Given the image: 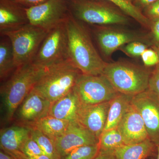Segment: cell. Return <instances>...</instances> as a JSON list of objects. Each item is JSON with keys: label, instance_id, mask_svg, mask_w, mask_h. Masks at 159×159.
<instances>
[{"label": "cell", "instance_id": "cell-21", "mask_svg": "<svg viewBox=\"0 0 159 159\" xmlns=\"http://www.w3.org/2000/svg\"><path fill=\"white\" fill-rule=\"evenodd\" d=\"M97 36L102 51L107 55L111 54L123 45L134 40L130 34L119 31H100Z\"/></svg>", "mask_w": 159, "mask_h": 159}, {"label": "cell", "instance_id": "cell-17", "mask_svg": "<svg viewBox=\"0 0 159 159\" xmlns=\"http://www.w3.org/2000/svg\"><path fill=\"white\" fill-rule=\"evenodd\" d=\"M78 98L73 89L51 104L49 116L70 122H77L80 106Z\"/></svg>", "mask_w": 159, "mask_h": 159}, {"label": "cell", "instance_id": "cell-2", "mask_svg": "<svg viewBox=\"0 0 159 159\" xmlns=\"http://www.w3.org/2000/svg\"><path fill=\"white\" fill-rule=\"evenodd\" d=\"M66 25L69 60L82 74L102 75L107 63L97 53L85 29L71 16L66 21Z\"/></svg>", "mask_w": 159, "mask_h": 159}, {"label": "cell", "instance_id": "cell-5", "mask_svg": "<svg viewBox=\"0 0 159 159\" xmlns=\"http://www.w3.org/2000/svg\"><path fill=\"white\" fill-rule=\"evenodd\" d=\"M49 31L28 24L1 33L11 43L16 68L32 62Z\"/></svg>", "mask_w": 159, "mask_h": 159}, {"label": "cell", "instance_id": "cell-10", "mask_svg": "<svg viewBox=\"0 0 159 159\" xmlns=\"http://www.w3.org/2000/svg\"><path fill=\"white\" fill-rule=\"evenodd\" d=\"M74 14L77 18L85 22L97 25L123 24L127 19L118 11L100 3L89 1L76 2Z\"/></svg>", "mask_w": 159, "mask_h": 159}, {"label": "cell", "instance_id": "cell-1", "mask_svg": "<svg viewBox=\"0 0 159 159\" xmlns=\"http://www.w3.org/2000/svg\"><path fill=\"white\" fill-rule=\"evenodd\" d=\"M47 68L32 62L27 64L16 68L1 85V117L3 122L8 123L13 120L18 107Z\"/></svg>", "mask_w": 159, "mask_h": 159}, {"label": "cell", "instance_id": "cell-27", "mask_svg": "<svg viewBox=\"0 0 159 159\" xmlns=\"http://www.w3.org/2000/svg\"><path fill=\"white\" fill-rule=\"evenodd\" d=\"M21 152L27 157H34L44 154L37 142L31 137L28 139L23 145Z\"/></svg>", "mask_w": 159, "mask_h": 159}, {"label": "cell", "instance_id": "cell-4", "mask_svg": "<svg viewBox=\"0 0 159 159\" xmlns=\"http://www.w3.org/2000/svg\"><path fill=\"white\" fill-rule=\"evenodd\" d=\"M151 73L130 63H107L102 75L118 93L135 96L148 89Z\"/></svg>", "mask_w": 159, "mask_h": 159}, {"label": "cell", "instance_id": "cell-23", "mask_svg": "<svg viewBox=\"0 0 159 159\" xmlns=\"http://www.w3.org/2000/svg\"><path fill=\"white\" fill-rule=\"evenodd\" d=\"M100 150L115 151L125 145L124 139L117 128L103 131L99 138Z\"/></svg>", "mask_w": 159, "mask_h": 159}, {"label": "cell", "instance_id": "cell-29", "mask_svg": "<svg viewBox=\"0 0 159 159\" xmlns=\"http://www.w3.org/2000/svg\"><path fill=\"white\" fill-rule=\"evenodd\" d=\"M148 89L159 97V64L151 73L148 81Z\"/></svg>", "mask_w": 159, "mask_h": 159}, {"label": "cell", "instance_id": "cell-39", "mask_svg": "<svg viewBox=\"0 0 159 159\" xmlns=\"http://www.w3.org/2000/svg\"><path fill=\"white\" fill-rule=\"evenodd\" d=\"M153 49L154 50L156 51L157 54H158V56L159 59V48L158 47H154Z\"/></svg>", "mask_w": 159, "mask_h": 159}, {"label": "cell", "instance_id": "cell-28", "mask_svg": "<svg viewBox=\"0 0 159 159\" xmlns=\"http://www.w3.org/2000/svg\"><path fill=\"white\" fill-rule=\"evenodd\" d=\"M141 57L146 66H151L159 64L158 56L155 50L146 49L141 55Z\"/></svg>", "mask_w": 159, "mask_h": 159}, {"label": "cell", "instance_id": "cell-6", "mask_svg": "<svg viewBox=\"0 0 159 159\" xmlns=\"http://www.w3.org/2000/svg\"><path fill=\"white\" fill-rule=\"evenodd\" d=\"M67 60L68 37L65 22L49 30L32 63L47 68Z\"/></svg>", "mask_w": 159, "mask_h": 159}, {"label": "cell", "instance_id": "cell-20", "mask_svg": "<svg viewBox=\"0 0 159 159\" xmlns=\"http://www.w3.org/2000/svg\"><path fill=\"white\" fill-rule=\"evenodd\" d=\"M70 122L48 115L26 127L38 129L54 141L64 134Z\"/></svg>", "mask_w": 159, "mask_h": 159}, {"label": "cell", "instance_id": "cell-12", "mask_svg": "<svg viewBox=\"0 0 159 159\" xmlns=\"http://www.w3.org/2000/svg\"><path fill=\"white\" fill-rule=\"evenodd\" d=\"M61 159L75 148L96 145L99 140L95 135L77 122H71L61 136L53 141Z\"/></svg>", "mask_w": 159, "mask_h": 159}, {"label": "cell", "instance_id": "cell-19", "mask_svg": "<svg viewBox=\"0 0 159 159\" xmlns=\"http://www.w3.org/2000/svg\"><path fill=\"white\" fill-rule=\"evenodd\" d=\"M133 97L119 93L111 100L107 121L104 131L117 128L131 104Z\"/></svg>", "mask_w": 159, "mask_h": 159}, {"label": "cell", "instance_id": "cell-38", "mask_svg": "<svg viewBox=\"0 0 159 159\" xmlns=\"http://www.w3.org/2000/svg\"><path fill=\"white\" fill-rule=\"evenodd\" d=\"M151 159H159V145L157 146V155L156 157Z\"/></svg>", "mask_w": 159, "mask_h": 159}, {"label": "cell", "instance_id": "cell-40", "mask_svg": "<svg viewBox=\"0 0 159 159\" xmlns=\"http://www.w3.org/2000/svg\"><path fill=\"white\" fill-rule=\"evenodd\" d=\"M127 1H129V2H131V1H132V0H127Z\"/></svg>", "mask_w": 159, "mask_h": 159}, {"label": "cell", "instance_id": "cell-7", "mask_svg": "<svg viewBox=\"0 0 159 159\" xmlns=\"http://www.w3.org/2000/svg\"><path fill=\"white\" fill-rule=\"evenodd\" d=\"M80 104L93 105L109 102L119 93L104 75L81 74L73 89Z\"/></svg>", "mask_w": 159, "mask_h": 159}, {"label": "cell", "instance_id": "cell-14", "mask_svg": "<svg viewBox=\"0 0 159 159\" xmlns=\"http://www.w3.org/2000/svg\"><path fill=\"white\" fill-rule=\"evenodd\" d=\"M117 128L125 145L138 144L149 139L142 116L132 103Z\"/></svg>", "mask_w": 159, "mask_h": 159}, {"label": "cell", "instance_id": "cell-22", "mask_svg": "<svg viewBox=\"0 0 159 159\" xmlns=\"http://www.w3.org/2000/svg\"><path fill=\"white\" fill-rule=\"evenodd\" d=\"M1 39L0 43V79L6 80L16 70L11 43L9 39Z\"/></svg>", "mask_w": 159, "mask_h": 159}, {"label": "cell", "instance_id": "cell-32", "mask_svg": "<svg viewBox=\"0 0 159 159\" xmlns=\"http://www.w3.org/2000/svg\"><path fill=\"white\" fill-rule=\"evenodd\" d=\"M23 6H28L29 7L37 6L46 2L48 0H11Z\"/></svg>", "mask_w": 159, "mask_h": 159}, {"label": "cell", "instance_id": "cell-25", "mask_svg": "<svg viewBox=\"0 0 159 159\" xmlns=\"http://www.w3.org/2000/svg\"><path fill=\"white\" fill-rule=\"evenodd\" d=\"M119 7L125 13L131 16L142 25H148V18L145 16L140 9L131 2L127 0H108Z\"/></svg>", "mask_w": 159, "mask_h": 159}, {"label": "cell", "instance_id": "cell-30", "mask_svg": "<svg viewBox=\"0 0 159 159\" xmlns=\"http://www.w3.org/2000/svg\"><path fill=\"white\" fill-rule=\"evenodd\" d=\"M146 49L145 45L139 42H132L125 47L126 53L133 56H141L142 53Z\"/></svg>", "mask_w": 159, "mask_h": 159}, {"label": "cell", "instance_id": "cell-31", "mask_svg": "<svg viewBox=\"0 0 159 159\" xmlns=\"http://www.w3.org/2000/svg\"><path fill=\"white\" fill-rule=\"evenodd\" d=\"M146 12L150 17L159 18V0L146 7Z\"/></svg>", "mask_w": 159, "mask_h": 159}, {"label": "cell", "instance_id": "cell-11", "mask_svg": "<svg viewBox=\"0 0 159 159\" xmlns=\"http://www.w3.org/2000/svg\"><path fill=\"white\" fill-rule=\"evenodd\" d=\"M51 104L33 89L18 107L14 118L20 125L29 126L48 116Z\"/></svg>", "mask_w": 159, "mask_h": 159}, {"label": "cell", "instance_id": "cell-33", "mask_svg": "<svg viewBox=\"0 0 159 159\" xmlns=\"http://www.w3.org/2000/svg\"><path fill=\"white\" fill-rule=\"evenodd\" d=\"M94 159H115V151L99 150Z\"/></svg>", "mask_w": 159, "mask_h": 159}, {"label": "cell", "instance_id": "cell-35", "mask_svg": "<svg viewBox=\"0 0 159 159\" xmlns=\"http://www.w3.org/2000/svg\"><path fill=\"white\" fill-rule=\"evenodd\" d=\"M139 6L142 7H147L158 0H135Z\"/></svg>", "mask_w": 159, "mask_h": 159}, {"label": "cell", "instance_id": "cell-15", "mask_svg": "<svg viewBox=\"0 0 159 159\" xmlns=\"http://www.w3.org/2000/svg\"><path fill=\"white\" fill-rule=\"evenodd\" d=\"M30 137L31 130L26 126L15 125L3 128L0 131L1 148L15 159H25L21 149Z\"/></svg>", "mask_w": 159, "mask_h": 159}, {"label": "cell", "instance_id": "cell-18", "mask_svg": "<svg viewBox=\"0 0 159 159\" xmlns=\"http://www.w3.org/2000/svg\"><path fill=\"white\" fill-rule=\"evenodd\" d=\"M115 159H148L155 157L157 146L149 139L133 145H125L115 151Z\"/></svg>", "mask_w": 159, "mask_h": 159}, {"label": "cell", "instance_id": "cell-26", "mask_svg": "<svg viewBox=\"0 0 159 159\" xmlns=\"http://www.w3.org/2000/svg\"><path fill=\"white\" fill-rule=\"evenodd\" d=\"M99 143L96 145H84L74 149L62 159H94L99 153Z\"/></svg>", "mask_w": 159, "mask_h": 159}, {"label": "cell", "instance_id": "cell-34", "mask_svg": "<svg viewBox=\"0 0 159 159\" xmlns=\"http://www.w3.org/2000/svg\"><path fill=\"white\" fill-rule=\"evenodd\" d=\"M152 32L155 39L159 43V18L155 19L152 26Z\"/></svg>", "mask_w": 159, "mask_h": 159}, {"label": "cell", "instance_id": "cell-41", "mask_svg": "<svg viewBox=\"0 0 159 159\" xmlns=\"http://www.w3.org/2000/svg\"></svg>", "mask_w": 159, "mask_h": 159}, {"label": "cell", "instance_id": "cell-8", "mask_svg": "<svg viewBox=\"0 0 159 159\" xmlns=\"http://www.w3.org/2000/svg\"><path fill=\"white\" fill-rule=\"evenodd\" d=\"M25 11L29 24L48 31L70 16L64 0H48L25 8Z\"/></svg>", "mask_w": 159, "mask_h": 159}, {"label": "cell", "instance_id": "cell-3", "mask_svg": "<svg viewBox=\"0 0 159 159\" xmlns=\"http://www.w3.org/2000/svg\"><path fill=\"white\" fill-rule=\"evenodd\" d=\"M81 74L66 61L47 68L33 89L52 103L70 92Z\"/></svg>", "mask_w": 159, "mask_h": 159}, {"label": "cell", "instance_id": "cell-13", "mask_svg": "<svg viewBox=\"0 0 159 159\" xmlns=\"http://www.w3.org/2000/svg\"><path fill=\"white\" fill-rule=\"evenodd\" d=\"M110 101L93 104H80L77 122L99 139L107 121Z\"/></svg>", "mask_w": 159, "mask_h": 159}, {"label": "cell", "instance_id": "cell-37", "mask_svg": "<svg viewBox=\"0 0 159 159\" xmlns=\"http://www.w3.org/2000/svg\"><path fill=\"white\" fill-rule=\"evenodd\" d=\"M0 159H15L7 153H4L1 151L0 152Z\"/></svg>", "mask_w": 159, "mask_h": 159}, {"label": "cell", "instance_id": "cell-9", "mask_svg": "<svg viewBox=\"0 0 159 159\" xmlns=\"http://www.w3.org/2000/svg\"><path fill=\"white\" fill-rule=\"evenodd\" d=\"M131 103L142 116L149 139L157 146L159 145V97L148 89L133 96Z\"/></svg>", "mask_w": 159, "mask_h": 159}, {"label": "cell", "instance_id": "cell-24", "mask_svg": "<svg viewBox=\"0 0 159 159\" xmlns=\"http://www.w3.org/2000/svg\"><path fill=\"white\" fill-rule=\"evenodd\" d=\"M29 128L31 130V138L37 142L44 154L52 159H61L53 140L38 129Z\"/></svg>", "mask_w": 159, "mask_h": 159}, {"label": "cell", "instance_id": "cell-16", "mask_svg": "<svg viewBox=\"0 0 159 159\" xmlns=\"http://www.w3.org/2000/svg\"><path fill=\"white\" fill-rule=\"evenodd\" d=\"M11 0H2L0 7V31L16 30L29 24L25 10L12 5Z\"/></svg>", "mask_w": 159, "mask_h": 159}, {"label": "cell", "instance_id": "cell-36", "mask_svg": "<svg viewBox=\"0 0 159 159\" xmlns=\"http://www.w3.org/2000/svg\"><path fill=\"white\" fill-rule=\"evenodd\" d=\"M25 159H52L45 154H41L36 156L32 157H26Z\"/></svg>", "mask_w": 159, "mask_h": 159}]
</instances>
